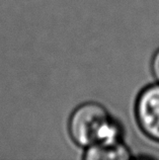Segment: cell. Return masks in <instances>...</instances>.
Segmentation results:
<instances>
[{
    "label": "cell",
    "mask_w": 159,
    "mask_h": 160,
    "mask_svg": "<svg viewBox=\"0 0 159 160\" xmlns=\"http://www.w3.org/2000/svg\"><path fill=\"white\" fill-rule=\"evenodd\" d=\"M130 152L126 146L120 141L112 143H103L88 147L84 154V158L88 160H106V159H128Z\"/></svg>",
    "instance_id": "cell-3"
},
{
    "label": "cell",
    "mask_w": 159,
    "mask_h": 160,
    "mask_svg": "<svg viewBox=\"0 0 159 160\" xmlns=\"http://www.w3.org/2000/svg\"><path fill=\"white\" fill-rule=\"evenodd\" d=\"M135 111L142 131L159 142V82L143 89L137 98Z\"/></svg>",
    "instance_id": "cell-2"
},
{
    "label": "cell",
    "mask_w": 159,
    "mask_h": 160,
    "mask_svg": "<svg viewBox=\"0 0 159 160\" xmlns=\"http://www.w3.org/2000/svg\"><path fill=\"white\" fill-rule=\"evenodd\" d=\"M151 68H152L154 77H155L156 80L159 82V50L154 54V56L152 58Z\"/></svg>",
    "instance_id": "cell-4"
},
{
    "label": "cell",
    "mask_w": 159,
    "mask_h": 160,
    "mask_svg": "<svg viewBox=\"0 0 159 160\" xmlns=\"http://www.w3.org/2000/svg\"><path fill=\"white\" fill-rule=\"evenodd\" d=\"M69 133L77 145L88 148L120 141L121 129L102 104L86 102L71 115Z\"/></svg>",
    "instance_id": "cell-1"
}]
</instances>
